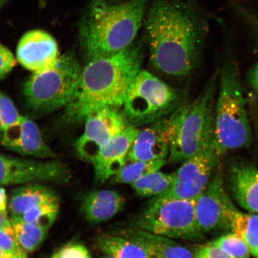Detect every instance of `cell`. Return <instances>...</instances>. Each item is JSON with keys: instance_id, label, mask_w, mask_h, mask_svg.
Returning <instances> with one entry per match:
<instances>
[{"instance_id": "13", "label": "cell", "mask_w": 258, "mask_h": 258, "mask_svg": "<svg viewBox=\"0 0 258 258\" xmlns=\"http://www.w3.org/2000/svg\"><path fill=\"white\" fill-rule=\"evenodd\" d=\"M172 114L140 130L129 150L127 161L166 160L173 135Z\"/></svg>"}, {"instance_id": "24", "label": "cell", "mask_w": 258, "mask_h": 258, "mask_svg": "<svg viewBox=\"0 0 258 258\" xmlns=\"http://www.w3.org/2000/svg\"><path fill=\"white\" fill-rule=\"evenodd\" d=\"M175 174L165 173L157 171L148 174L136 181L131 186L138 196L142 198H151L161 195L172 185Z\"/></svg>"}, {"instance_id": "7", "label": "cell", "mask_w": 258, "mask_h": 258, "mask_svg": "<svg viewBox=\"0 0 258 258\" xmlns=\"http://www.w3.org/2000/svg\"><path fill=\"white\" fill-rule=\"evenodd\" d=\"M182 98L178 90L142 70L128 90L122 111L128 124L138 127L172 114L180 107Z\"/></svg>"}, {"instance_id": "3", "label": "cell", "mask_w": 258, "mask_h": 258, "mask_svg": "<svg viewBox=\"0 0 258 258\" xmlns=\"http://www.w3.org/2000/svg\"><path fill=\"white\" fill-rule=\"evenodd\" d=\"M150 1L126 0L111 4L106 0H91L80 32L87 59L112 55L133 44Z\"/></svg>"}, {"instance_id": "22", "label": "cell", "mask_w": 258, "mask_h": 258, "mask_svg": "<svg viewBox=\"0 0 258 258\" xmlns=\"http://www.w3.org/2000/svg\"><path fill=\"white\" fill-rule=\"evenodd\" d=\"M230 228L246 243L250 253L258 257V215L243 214L237 210L232 218Z\"/></svg>"}, {"instance_id": "29", "label": "cell", "mask_w": 258, "mask_h": 258, "mask_svg": "<svg viewBox=\"0 0 258 258\" xmlns=\"http://www.w3.org/2000/svg\"><path fill=\"white\" fill-rule=\"evenodd\" d=\"M0 248L13 258H27V251L19 244L11 220L0 228Z\"/></svg>"}, {"instance_id": "30", "label": "cell", "mask_w": 258, "mask_h": 258, "mask_svg": "<svg viewBox=\"0 0 258 258\" xmlns=\"http://www.w3.org/2000/svg\"><path fill=\"white\" fill-rule=\"evenodd\" d=\"M22 116L19 114L12 99L0 91V120L3 130L20 121Z\"/></svg>"}, {"instance_id": "11", "label": "cell", "mask_w": 258, "mask_h": 258, "mask_svg": "<svg viewBox=\"0 0 258 258\" xmlns=\"http://www.w3.org/2000/svg\"><path fill=\"white\" fill-rule=\"evenodd\" d=\"M219 157L214 145L183 162L174 172L172 185L159 196L196 199L204 191L214 176Z\"/></svg>"}, {"instance_id": "37", "label": "cell", "mask_w": 258, "mask_h": 258, "mask_svg": "<svg viewBox=\"0 0 258 258\" xmlns=\"http://www.w3.org/2000/svg\"><path fill=\"white\" fill-rule=\"evenodd\" d=\"M0 258H13L9 254L6 253L5 251H3L1 248H0Z\"/></svg>"}, {"instance_id": "36", "label": "cell", "mask_w": 258, "mask_h": 258, "mask_svg": "<svg viewBox=\"0 0 258 258\" xmlns=\"http://www.w3.org/2000/svg\"><path fill=\"white\" fill-rule=\"evenodd\" d=\"M8 221H9V219L8 217L7 211H0V228H1Z\"/></svg>"}, {"instance_id": "15", "label": "cell", "mask_w": 258, "mask_h": 258, "mask_svg": "<svg viewBox=\"0 0 258 258\" xmlns=\"http://www.w3.org/2000/svg\"><path fill=\"white\" fill-rule=\"evenodd\" d=\"M140 130L138 127L128 125L100 150L91 162L97 181H107L123 167L127 162L129 150Z\"/></svg>"}, {"instance_id": "12", "label": "cell", "mask_w": 258, "mask_h": 258, "mask_svg": "<svg viewBox=\"0 0 258 258\" xmlns=\"http://www.w3.org/2000/svg\"><path fill=\"white\" fill-rule=\"evenodd\" d=\"M237 209L226 192L221 171H218L206 189L196 199L197 224L201 233L230 228Z\"/></svg>"}, {"instance_id": "20", "label": "cell", "mask_w": 258, "mask_h": 258, "mask_svg": "<svg viewBox=\"0 0 258 258\" xmlns=\"http://www.w3.org/2000/svg\"><path fill=\"white\" fill-rule=\"evenodd\" d=\"M56 201L57 197L53 190L39 183H30L19 187L13 192L9 209L11 218H19L38 205Z\"/></svg>"}, {"instance_id": "5", "label": "cell", "mask_w": 258, "mask_h": 258, "mask_svg": "<svg viewBox=\"0 0 258 258\" xmlns=\"http://www.w3.org/2000/svg\"><path fill=\"white\" fill-rule=\"evenodd\" d=\"M218 74L206 83L195 101L172 114L173 135L170 143V163H183L214 145L215 94Z\"/></svg>"}, {"instance_id": "14", "label": "cell", "mask_w": 258, "mask_h": 258, "mask_svg": "<svg viewBox=\"0 0 258 258\" xmlns=\"http://www.w3.org/2000/svg\"><path fill=\"white\" fill-rule=\"evenodd\" d=\"M60 56L55 39L41 30L26 32L19 40L16 49L18 62L32 73L52 67Z\"/></svg>"}, {"instance_id": "25", "label": "cell", "mask_w": 258, "mask_h": 258, "mask_svg": "<svg viewBox=\"0 0 258 258\" xmlns=\"http://www.w3.org/2000/svg\"><path fill=\"white\" fill-rule=\"evenodd\" d=\"M11 222L19 244L27 252L37 249L46 237L47 229L29 223L21 218H11Z\"/></svg>"}, {"instance_id": "38", "label": "cell", "mask_w": 258, "mask_h": 258, "mask_svg": "<svg viewBox=\"0 0 258 258\" xmlns=\"http://www.w3.org/2000/svg\"><path fill=\"white\" fill-rule=\"evenodd\" d=\"M9 1L10 0H0V9Z\"/></svg>"}, {"instance_id": "26", "label": "cell", "mask_w": 258, "mask_h": 258, "mask_svg": "<svg viewBox=\"0 0 258 258\" xmlns=\"http://www.w3.org/2000/svg\"><path fill=\"white\" fill-rule=\"evenodd\" d=\"M59 204L58 201L44 203L25 213L21 218L24 221L48 230L55 221Z\"/></svg>"}, {"instance_id": "41", "label": "cell", "mask_w": 258, "mask_h": 258, "mask_svg": "<svg viewBox=\"0 0 258 258\" xmlns=\"http://www.w3.org/2000/svg\"><path fill=\"white\" fill-rule=\"evenodd\" d=\"M257 258H258V257H257Z\"/></svg>"}, {"instance_id": "10", "label": "cell", "mask_w": 258, "mask_h": 258, "mask_svg": "<svg viewBox=\"0 0 258 258\" xmlns=\"http://www.w3.org/2000/svg\"><path fill=\"white\" fill-rule=\"evenodd\" d=\"M70 170L59 161H36L0 154V186L37 182L66 183Z\"/></svg>"}, {"instance_id": "28", "label": "cell", "mask_w": 258, "mask_h": 258, "mask_svg": "<svg viewBox=\"0 0 258 258\" xmlns=\"http://www.w3.org/2000/svg\"><path fill=\"white\" fill-rule=\"evenodd\" d=\"M211 243L235 258H249L251 254L246 243L234 233L225 235Z\"/></svg>"}, {"instance_id": "6", "label": "cell", "mask_w": 258, "mask_h": 258, "mask_svg": "<svg viewBox=\"0 0 258 258\" xmlns=\"http://www.w3.org/2000/svg\"><path fill=\"white\" fill-rule=\"evenodd\" d=\"M82 70L73 53L60 56L54 66L32 74L26 82L24 86L26 101L37 111L66 108L76 95Z\"/></svg>"}, {"instance_id": "32", "label": "cell", "mask_w": 258, "mask_h": 258, "mask_svg": "<svg viewBox=\"0 0 258 258\" xmlns=\"http://www.w3.org/2000/svg\"><path fill=\"white\" fill-rule=\"evenodd\" d=\"M51 258H91L87 248L81 244H70L58 251Z\"/></svg>"}, {"instance_id": "33", "label": "cell", "mask_w": 258, "mask_h": 258, "mask_svg": "<svg viewBox=\"0 0 258 258\" xmlns=\"http://www.w3.org/2000/svg\"><path fill=\"white\" fill-rule=\"evenodd\" d=\"M194 256L195 258H235L211 243L197 248Z\"/></svg>"}, {"instance_id": "40", "label": "cell", "mask_w": 258, "mask_h": 258, "mask_svg": "<svg viewBox=\"0 0 258 258\" xmlns=\"http://www.w3.org/2000/svg\"><path fill=\"white\" fill-rule=\"evenodd\" d=\"M103 258H113L111 256H108V255H106V256L103 257Z\"/></svg>"}, {"instance_id": "39", "label": "cell", "mask_w": 258, "mask_h": 258, "mask_svg": "<svg viewBox=\"0 0 258 258\" xmlns=\"http://www.w3.org/2000/svg\"><path fill=\"white\" fill-rule=\"evenodd\" d=\"M3 132V130L2 122H1V120H0V142H2Z\"/></svg>"}, {"instance_id": "9", "label": "cell", "mask_w": 258, "mask_h": 258, "mask_svg": "<svg viewBox=\"0 0 258 258\" xmlns=\"http://www.w3.org/2000/svg\"><path fill=\"white\" fill-rule=\"evenodd\" d=\"M84 122L85 128L76 141L75 149L80 158L90 162L106 144L130 125L121 108H115L93 111Z\"/></svg>"}, {"instance_id": "21", "label": "cell", "mask_w": 258, "mask_h": 258, "mask_svg": "<svg viewBox=\"0 0 258 258\" xmlns=\"http://www.w3.org/2000/svg\"><path fill=\"white\" fill-rule=\"evenodd\" d=\"M97 245L106 255L113 258H152L140 244L120 234L100 235Z\"/></svg>"}, {"instance_id": "8", "label": "cell", "mask_w": 258, "mask_h": 258, "mask_svg": "<svg viewBox=\"0 0 258 258\" xmlns=\"http://www.w3.org/2000/svg\"><path fill=\"white\" fill-rule=\"evenodd\" d=\"M132 227L172 239L196 240L202 235L197 224L196 199L154 197Z\"/></svg>"}, {"instance_id": "2", "label": "cell", "mask_w": 258, "mask_h": 258, "mask_svg": "<svg viewBox=\"0 0 258 258\" xmlns=\"http://www.w3.org/2000/svg\"><path fill=\"white\" fill-rule=\"evenodd\" d=\"M142 64L141 47L134 43L120 52L89 60L73 101L64 108V120L81 123L98 109L121 108Z\"/></svg>"}, {"instance_id": "23", "label": "cell", "mask_w": 258, "mask_h": 258, "mask_svg": "<svg viewBox=\"0 0 258 258\" xmlns=\"http://www.w3.org/2000/svg\"><path fill=\"white\" fill-rule=\"evenodd\" d=\"M166 163V160L150 161H127L123 167L112 177V182L118 184L131 185L141 177L160 170Z\"/></svg>"}, {"instance_id": "17", "label": "cell", "mask_w": 258, "mask_h": 258, "mask_svg": "<svg viewBox=\"0 0 258 258\" xmlns=\"http://www.w3.org/2000/svg\"><path fill=\"white\" fill-rule=\"evenodd\" d=\"M232 195L241 207L258 213V169L252 164L235 161L231 167Z\"/></svg>"}, {"instance_id": "27", "label": "cell", "mask_w": 258, "mask_h": 258, "mask_svg": "<svg viewBox=\"0 0 258 258\" xmlns=\"http://www.w3.org/2000/svg\"><path fill=\"white\" fill-rule=\"evenodd\" d=\"M234 14L246 28L258 51V12L254 11L240 0H227Z\"/></svg>"}, {"instance_id": "34", "label": "cell", "mask_w": 258, "mask_h": 258, "mask_svg": "<svg viewBox=\"0 0 258 258\" xmlns=\"http://www.w3.org/2000/svg\"><path fill=\"white\" fill-rule=\"evenodd\" d=\"M247 79L250 88L258 97V62L251 67L248 73Z\"/></svg>"}, {"instance_id": "35", "label": "cell", "mask_w": 258, "mask_h": 258, "mask_svg": "<svg viewBox=\"0 0 258 258\" xmlns=\"http://www.w3.org/2000/svg\"><path fill=\"white\" fill-rule=\"evenodd\" d=\"M8 196L5 189L0 187V211H7Z\"/></svg>"}, {"instance_id": "19", "label": "cell", "mask_w": 258, "mask_h": 258, "mask_svg": "<svg viewBox=\"0 0 258 258\" xmlns=\"http://www.w3.org/2000/svg\"><path fill=\"white\" fill-rule=\"evenodd\" d=\"M125 205V199L112 190L102 189L88 194L82 203L84 215L93 223H101L115 217Z\"/></svg>"}, {"instance_id": "31", "label": "cell", "mask_w": 258, "mask_h": 258, "mask_svg": "<svg viewBox=\"0 0 258 258\" xmlns=\"http://www.w3.org/2000/svg\"><path fill=\"white\" fill-rule=\"evenodd\" d=\"M17 61L12 51L0 43V80L5 78L14 70Z\"/></svg>"}, {"instance_id": "18", "label": "cell", "mask_w": 258, "mask_h": 258, "mask_svg": "<svg viewBox=\"0 0 258 258\" xmlns=\"http://www.w3.org/2000/svg\"><path fill=\"white\" fill-rule=\"evenodd\" d=\"M119 234L136 242L152 258H195L191 250L172 238L134 227L122 229Z\"/></svg>"}, {"instance_id": "1", "label": "cell", "mask_w": 258, "mask_h": 258, "mask_svg": "<svg viewBox=\"0 0 258 258\" xmlns=\"http://www.w3.org/2000/svg\"><path fill=\"white\" fill-rule=\"evenodd\" d=\"M144 24L155 69L177 77L195 70L201 59L208 24L195 3L154 0L148 6Z\"/></svg>"}, {"instance_id": "4", "label": "cell", "mask_w": 258, "mask_h": 258, "mask_svg": "<svg viewBox=\"0 0 258 258\" xmlns=\"http://www.w3.org/2000/svg\"><path fill=\"white\" fill-rule=\"evenodd\" d=\"M218 85L214 147L221 157L229 151L249 147L252 143L239 68L233 54H229L222 64Z\"/></svg>"}, {"instance_id": "16", "label": "cell", "mask_w": 258, "mask_h": 258, "mask_svg": "<svg viewBox=\"0 0 258 258\" xmlns=\"http://www.w3.org/2000/svg\"><path fill=\"white\" fill-rule=\"evenodd\" d=\"M2 143L8 149L24 156L46 159L56 156L45 143L37 125L24 116L3 131Z\"/></svg>"}]
</instances>
